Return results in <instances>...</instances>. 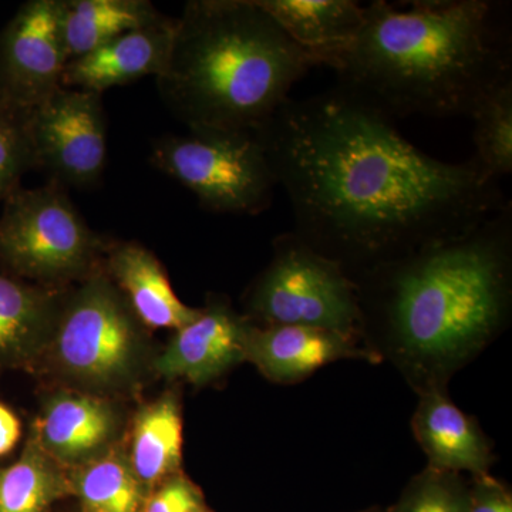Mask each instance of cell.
Here are the masks:
<instances>
[{
    "instance_id": "cell-1",
    "label": "cell",
    "mask_w": 512,
    "mask_h": 512,
    "mask_svg": "<svg viewBox=\"0 0 512 512\" xmlns=\"http://www.w3.org/2000/svg\"><path fill=\"white\" fill-rule=\"evenodd\" d=\"M255 134L288 197L293 232L352 281L510 202L473 161L429 156L339 87L286 100Z\"/></svg>"
},
{
    "instance_id": "cell-2",
    "label": "cell",
    "mask_w": 512,
    "mask_h": 512,
    "mask_svg": "<svg viewBox=\"0 0 512 512\" xmlns=\"http://www.w3.org/2000/svg\"><path fill=\"white\" fill-rule=\"evenodd\" d=\"M363 333L379 335L421 383L440 387L507 325L512 204L453 237L353 279Z\"/></svg>"
},
{
    "instance_id": "cell-3",
    "label": "cell",
    "mask_w": 512,
    "mask_h": 512,
    "mask_svg": "<svg viewBox=\"0 0 512 512\" xmlns=\"http://www.w3.org/2000/svg\"><path fill=\"white\" fill-rule=\"evenodd\" d=\"M500 6L487 0H424L400 9L365 6L362 28L328 64L343 92L396 121L470 116L512 76Z\"/></svg>"
},
{
    "instance_id": "cell-4",
    "label": "cell",
    "mask_w": 512,
    "mask_h": 512,
    "mask_svg": "<svg viewBox=\"0 0 512 512\" xmlns=\"http://www.w3.org/2000/svg\"><path fill=\"white\" fill-rule=\"evenodd\" d=\"M315 66L256 0H190L156 83L188 130L255 133Z\"/></svg>"
},
{
    "instance_id": "cell-5",
    "label": "cell",
    "mask_w": 512,
    "mask_h": 512,
    "mask_svg": "<svg viewBox=\"0 0 512 512\" xmlns=\"http://www.w3.org/2000/svg\"><path fill=\"white\" fill-rule=\"evenodd\" d=\"M0 214V266L6 275L43 284L96 274L104 251L99 237L70 201L63 185L18 187Z\"/></svg>"
},
{
    "instance_id": "cell-6",
    "label": "cell",
    "mask_w": 512,
    "mask_h": 512,
    "mask_svg": "<svg viewBox=\"0 0 512 512\" xmlns=\"http://www.w3.org/2000/svg\"><path fill=\"white\" fill-rule=\"evenodd\" d=\"M247 309L256 326H308L353 340L363 335L355 282L293 231L276 237L271 262L248 291Z\"/></svg>"
},
{
    "instance_id": "cell-7",
    "label": "cell",
    "mask_w": 512,
    "mask_h": 512,
    "mask_svg": "<svg viewBox=\"0 0 512 512\" xmlns=\"http://www.w3.org/2000/svg\"><path fill=\"white\" fill-rule=\"evenodd\" d=\"M151 164L217 214H261L278 187L255 133L204 130L164 137L154 144Z\"/></svg>"
},
{
    "instance_id": "cell-8",
    "label": "cell",
    "mask_w": 512,
    "mask_h": 512,
    "mask_svg": "<svg viewBox=\"0 0 512 512\" xmlns=\"http://www.w3.org/2000/svg\"><path fill=\"white\" fill-rule=\"evenodd\" d=\"M140 323L109 276L96 272L64 298L52 333L57 362L90 386L127 382L140 360Z\"/></svg>"
},
{
    "instance_id": "cell-9",
    "label": "cell",
    "mask_w": 512,
    "mask_h": 512,
    "mask_svg": "<svg viewBox=\"0 0 512 512\" xmlns=\"http://www.w3.org/2000/svg\"><path fill=\"white\" fill-rule=\"evenodd\" d=\"M36 167L52 181L77 188L99 183L107 163V119L101 94L59 90L29 111Z\"/></svg>"
},
{
    "instance_id": "cell-10",
    "label": "cell",
    "mask_w": 512,
    "mask_h": 512,
    "mask_svg": "<svg viewBox=\"0 0 512 512\" xmlns=\"http://www.w3.org/2000/svg\"><path fill=\"white\" fill-rule=\"evenodd\" d=\"M63 0H29L0 30V101L35 110L62 86Z\"/></svg>"
},
{
    "instance_id": "cell-11",
    "label": "cell",
    "mask_w": 512,
    "mask_h": 512,
    "mask_svg": "<svg viewBox=\"0 0 512 512\" xmlns=\"http://www.w3.org/2000/svg\"><path fill=\"white\" fill-rule=\"evenodd\" d=\"M247 316L238 315L222 299L210 301L200 315L175 330L164 352L156 360V370L171 379L207 384L245 360Z\"/></svg>"
},
{
    "instance_id": "cell-12",
    "label": "cell",
    "mask_w": 512,
    "mask_h": 512,
    "mask_svg": "<svg viewBox=\"0 0 512 512\" xmlns=\"http://www.w3.org/2000/svg\"><path fill=\"white\" fill-rule=\"evenodd\" d=\"M177 18L164 16L157 22L130 30L93 52L70 60L64 67L62 86L101 94L113 87L158 77L170 56Z\"/></svg>"
},
{
    "instance_id": "cell-13",
    "label": "cell",
    "mask_w": 512,
    "mask_h": 512,
    "mask_svg": "<svg viewBox=\"0 0 512 512\" xmlns=\"http://www.w3.org/2000/svg\"><path fill=\"white\" fill-rule=\"evenodd\" d=\"M245 360L275 383L292 384L320 367L343 359H377L357 346L356 340L332 330L308 326H256L245 333Z\"/></svg>"
},
{
    "instance_id": "cell-14",
    "label": "cell",
    "mask_w": 512,
    "mask_h": 512,
    "mask_svg": "<svg viewBox=\"0 0 512 512\" xmlns=\"http://www.w3.org/2000/svg\"><path fill=\"white\" fill-rule=\"evenodd\" d=\"M413 431L430 468L457 474L467 471L473 476L488 474L493 454L483 431L440 387L421 392Z\"/></svg>"
},
{
    "instance_id": "cell-15",
    "label": "cell",
    "mask_w": 512,
    "mask_h": 512,
    "mask_svg": "<svg viewBox=\"0 0 512 512\" xmlns=\"http://www.w3.org/2000/svg\"><path fill=\"white\" fill-rule=\"evenodd\" d=\"M107 269L111 282L123 293L143 325L177 330L200 315L201 309L191 308L178 298L164 266L143 245L136 242L111 245Z\"/></svg>"
},
{
    "instance_id": "cell-16",
    "label": "cell",
    "mask_w": 512,
    "mask_h": 512,
    "mask_svg": "<svg viewBox=\"0 0 512 512\" xmlns=\"http://www.w3.org/2000/svg\"><path fill=\"white\" fill-rule=\"evenodd\" d=\"M256 2L318 66H328L346 49L365 20V6L355 0Z\"/></svg>"
},
{
    "instance_id": "cell-17",
    "label": "cell",
    "mask_w": 512,
    "mask_h": 512,
    "mask_svg": "<svg viewBox=\"0 0 512 512\" xmlns=\"http://www.w3.org/2000/svg\"><path fill=\"white\" fill-rule=\"evenodd\" d=\"M66 296L0 274V369L26 365L52 338Z\"/></svg>"
},
{
    "instance_id": "cell-18",
    "label": "cell",
    "mask_w": 512,
    "mask_h": 512,
    "mask_svg": "<svg viewBox=\"0 0 512 512\" xmlns=\"http://www.w3.org/2000/svg\"><path fill=\"white\" fill-rule=\"evenodd\" d=\"M116 431L109 403L84 394L60 393L49 400L37 440L43 450L64 461H79L103 450Z\"/></svg>"
},
{
    "instance_id": "cell-19",
    "label": "cell",
    "mask_w": 512,
    "mask_h": 512,
    "mask_svg": "<svg viewBox=\"0 0 512 512\" xmlns=\"http://www.w3.org/2000/svg\"><path fill=\"white\" fill-rule=\"evenodd\" d=\"M161 18L163 15L148 0H63L67 63Z\"/></svg>"
},
{
    "instance_id": "cell-20",
    "label": "cell",
    "mask_w": 512,
    "mask_h": 512,
    "mask_svg": "<svg viewBox=\"0 0 512 512\" xmlns=\"http://www.w3.org/2000/svg\"><path fill=\"white\" fill-rule=\"evenodd\" d=\"M183 460V416L174 396L144 407L134 421L130 467L144 487L173 477Z\"/></svg>"
},
{
    "instance_id": "cell-21",
    "label": "cell",
    "mask_w": 512,
    "mask_h": 512,
    "mask_svg": "<svg viewBox=\"0 0 512 512\" xmlns=\"http://www.w3.org/2000/svg\"><path fill=\"white\" fill-rule=\"evenodd\" d=\"M478 170L500 183L512 173V76L495 84L470 113Z\"/></svg>"
},
{
    "instance_id": "cell-22",
    "label": "cell",
    "mask_w": 512,
    "mask_h": 512,
    "mask_svg": "<svg viewBox=\"0 0 512 512\" xmlns=\"http://www.w3.org/2000/svg\"><path fill=\"white\" fill-rule=\"evenodd\" d=\"M64 488L46 450L32 437L15 463L0 468V512H47Z\"/></svg>"
},
{
    "instance_id": "cell-23",
    "label": "cell",
    "mask_w": 512,
    "mask_h": 512,
    "mask_svg": "<svg viewBox=\"0 0 512 512\" xmlns=\"http://www.w3.org/2000/svg\"><path fill=\"white\" fill-rule=\"evenodd\" d=\"M83 512H144L146 487L120 454H107L87 464L76 478Z\"/></svg>"
},
{
    "instance_id": "cell-24",
    "label": "cell",
    "mask_w": 512,
    "mask_h": 512,
    "mask_svg": "<svg viewBox=\"0 0 512 512\" xmlns=\"http://www.w3.org/2000/svg\"><path fill=\"white\" fill-rule=\"evenodd\" d=\"M468 487L457 473L434 470L414 477L390 512H467Z\"/></svg>"
},
{
    "instance_id": "cell-25",
    "label": "cell",
    "mask_w": 512,
    "mask_h": 512,
    "mask_svg": "<svg viewBox=\"0 0 512 512\" xmlns=\"http://www.w3.org/2000/svg\"><path fill=\"white\" fill-rule=\"evenodd\" d=\"M33 167L36 164L29 113L0 101V202L20 187V178Z\"/></svg>"
},
{
    "instance_id": "cell-26",
    "label": "cell",
    "mask_w": 512,
    "mask_h": 512,
    "mask_svg": "<svg viewBox=\"0 0 512 512\" xmlns=\"http://www.w3.org/2000/svg\"><path fill=\"white\" fill-rule=\"evenodd\" d=\"M144 512H207V507L200 488L174 474L148 498Z\"/></svg>"
},
{
    "instance_id": "cell-27",
    "label": "cell",
    "mask_w": 512,
    "mask_h": 512,
    "mask_svg": "<svg viewBox=\"0 0 512 512\" xmlns=\"http://www.w3.org/2000/svg\"><path fill=\"white\" fill-rule=\"evenodd\" d=\"M467 512H512L510 491L488 474L474 476L468 487Z\"/></svg>"
},
{
    "instance_id": "cell-28",
    "label": "cell",
    "mask_w": 512,
    "mask_h": 512,
    "mask_svg": "<svg viewBox=\"0 0 512 512\" xmlns=\"http://www.w3.org/2000/svg\"><path fill=\"white\" fill-rule=\"evenodd\" d=\"M20 437V423L9 407L0 404V456L8 454Z\"/></svg>"
},
{
    "instance_id": "cell-29",
    "label": "cell",
    "mask_w": 512,
    "mask_h": 512,
    "mask_svg": "<svg viewBox=\"0 0 512 512\" xmlns=\"http://www.w3.org/2000/svg\"><path fill=\"white\" fill-rule=\"evenodd\" d=\"M362 512H382V511H379V510H366V511H362Z\"/></svg>"
},
{
    "instance_id": "cell-30",
    "label": "cell",
    "mask_w": 512,
    "mask_h": 512,
    "mask_svg": "<svg viewBox=\"0 0 512 512\" xmlns=\"http://www.w3.org/2000/svg\"><path fill=\"white\" fill-rule=\"evenodd\" d=\"M208 512V511H207Z\"/></svg>"
}]
</instances>
